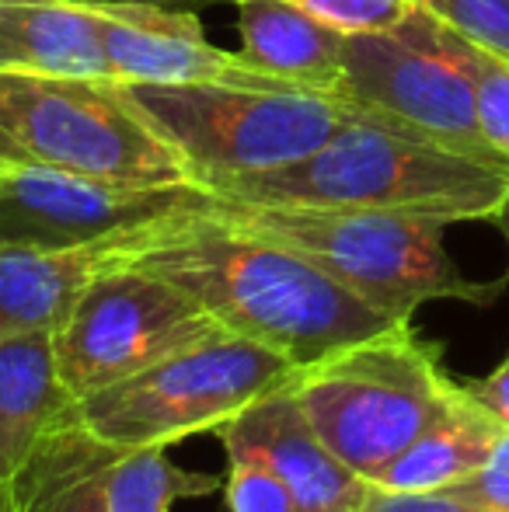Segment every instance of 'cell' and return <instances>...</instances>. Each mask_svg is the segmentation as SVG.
Segmentation results:
<instances>
[{"mask_svg":"<svg viewBox=\"0 0 509 512\" xmlns=\"http://www.w3.org/2000/svg\"><path fill=\"white\" fill-rule=\"evenodd\" d=\"M457 391L443 349L412 321L342 345L290 377V394L321 443L374 485Z\"/></svg>","mask_w":509,"mask_h":512,"instance_id":"277c9868","label":"cell"},{"mask_svg":"<svg viewBox=\"0 0 509 512\" xmlns=\"http://www.w3.org/2000/svg\"><path fill=\"white\" fill-rule=\"evenodd\" d=\"M95 4V0H91ZM109 74L116 84H238L293 88L255 70L241 53L217 49L196 14L150 4H95ZM300 91V88H297Z\"/></svg>","mask_w":509,"mask_h":512,"instance_id":"8fae6325","label":"cell"},{"mask_svg":"<svg viewBox=\"0 0 509 512\" xmlns=\"http://www.w3.org/2000/svg\"><path fill=\"white\" fill-rule=\"evenodd\" d=\"M220 474L185 471L168 457V446L116 450L105 471L109 512H171L185 499H206L220 492Z\"/></svg>","mask_w":509,"mask_h":512,"instance_id":"d6986e66","label":"cell"},{"mask_svg":"<svg viewBox=\"0 0 509 512\" xmlns=\"http://www.w3.org/2000/svg\"><path fill=\"white\" fill-rule=\"evenodd\" d=\"M360 512H492L485 506L461 499L454 492H391V488L370 485V495Z\"/></svg>","mask_w":509,"mask_h":512,"instance_id":"d4e9b609","label":"cell"},{"mask_svg":"<svg viewBox=\"0 0 509 512\" xmlns=\"http://www.w3.org/2000/svg\"><path fill=\"white\" fill-rule=\"evenodd\" d=\"M475 46L509 60V0H412Z\"/></svg>","mask_w":509,"mask_h":512,"instance_id":"7402d4cb","label":"cell"},{"mask_svg":"<svg viewBox=\"0 0 509 512\" xmlns=\"http://www.w3.org/2000/svg\"><path fill=\"white\" fill-rule=\"evenodd\" d=\"M136 112L182 157L199 189L286 168L328 143L353 105L297 88L238 84H119Z\"/></svg>","mask_w":509,"mask_h":512,"instance_id":"5b68a950","label":"cell"},{"mask_svg":"<svg viewBox=\"0 0 509 512\" xmlns=\"http://www.w3.org/2000/svg\"><path fill=\"white\" fill-rule=\"evenodd\" d=\"M293 373L297 363L276 349L220 331L81 398L77 418L112 450L171 446L199 432H217L265 394L290 384Z\"/></svg>","mask_w":509,"mask_h":512,"instance_id":"52a82bcc","label":"cell"},{"mask_svg":"<svg viewBox=\"0 0 509 512\" xmlns=\"http://www.w3.org/2000/svg\"><path fill=\"white\" fill-rule=\"evenodd\" d=\"M506 425L464 384L450 394L440 415L377 474V488L391 492H443L475 474L492 457Z\"/></svg>","mask_w":509,"mask_h":512,"instance_id":"e0dca14e","label":"cell"},{"mask_svg":"<svg viewBox=\"0 0 509 512\" xmlns=\"http://www.w3.org/2000/svg\"><path fill=\"white\" fill-rule=\"evenodd\" d=\"M0 512H7V485H0Z\"/></svg>","mask_w":509,"mask_h":512,"instance_id":"83f0119b","label":"cell"},{"mask_svg":"<svg viewBox=\"0 0 509 512\" xmlns=\"http://www.w3.org/2000/svg\"><path fill=\"white\" fill-rule=\"evenodd\" d=\"M0 74L112 81L91 0H0Z\"/></svg>","mask_w":509,"mask_h":512,"instance_id":"5bb4252c","label":"cell"},{"mask_svg":"<svg viewBox=\"0 0 509 512\" xmlns=\"http://www.w3.org/2000/svg\"><path fill=\"white\" fill-rule=\"evenodd\" d=\"M227 453L224 495L231 512H300L297 499L290 495L286 481L272 471V464L241 439L220 436Z\"/></svg>","mask_w":509,"mask_h":512,"instance_id":"ffe728a7","label":"cell"},{"mask_svg":"<svg viewBox=\"0 0 509 512\" xmlns=\"http://www.w3.org/2000/svg\"><path fill=\"white\" fill-rule=\"evenodd\" d=\"M335 98L405 133L509 164L478 126L475 84L457 56L454 32L419 4L394 28L346 35Z\"/></svg>","mask_w":509,"mask_h":512,"instance_id":"ba28073f","label":"cell"},{"mask_svg":"<svg viewBox=\"0 0 509 512\" xmlns=\"http://www.w3.org/2000/svg\"><path fill=\"white\" fill-rule=\"evenodd\" d=\"M499 223H503V234H506V241H509V206H506V213H503V220H499Z\"/></svg>","mask_w":509,"mask_h":512,"instance_id":"f1b7e54d","label":"cell"},{"mask_svg":"<svg viewBox=\"0 0 509 512\" xmlns=\"http://www.w3.org/2000/svg\"><path fill=\"white\" fill-rule=\"evenodd\" d=\"M213 436L255 446L286 481L300 512H360L370 495V481L321 443L290 394V384L265 394Z\"/></svg>","mask_w":509,"mask_h":512,"instance_id":"7c38bea8","label":"cell"},{"mask_svg":"<svg viewBox=\"0 0 509 512\" xmlns=\"http://www.w3.org/2000/svg\"><path fill=\"white\" fill-rule=\"evenodd\" d=\"M95 4H109V0H95ZM116 4H150V7H164V11H203L213 4H238V0H116Z\"/></svg>","mask_w":509,"mask_h":512,"instance_id":"4316f807","label":"cell"},{"mask_svg":"<svg viewBox=\"0 0 509 512\" xmlns=\"http://www.w3.org/2000/svg\"><path fill=\"white\" fill-rule=\"evenodd\" d=\"M203 199L199 185H123L0 161V248H88L147 230Z\"/></svg>","mask_w":509,"mask_h":512,"instance_id":"30bf717a","label":"cell"},{"mask_svg":"<svg viewBox=\"0 0 509 512\" xmlns=\"http://www.w3.org/2000/svg\"><path fill=\"white\" fill-rule=\"evenodd\" d=\"M220 331L227 328L182 286L116 262L84 286L53 331V345L63 384L81 401Z\"/></svg>","mask_w":509,"mask_h":512,"instance_id":"9c48e42d","label":"cell"},{"mask_svg":"<svg viewBox=\"0 0 509 512\" xmlns=\"http://www.w3.org/2000/svg\"><path fill=\"white\" fill-rule=\"evenodd\" d=\"M123 262L182 286L231 335L269 345L307 366L412 317L356 297L279 241L220 220L203 206L136 230Z\"/></svg>","mask_w":509,"mask_h":512,"instance_id":"6da1fadb","label":"cell"},{"mask_svg":"<svg viewBox=\"0 0 509 512\" xmlns=\"http://www.w3.org/2000/svg\"><path fill=\"white\" fill-rule=\"evenodd\" d=\"M206 209L220 220L279 241L314 262L356 297L394 317H415L422 304L457 300L489 307L499 283H478L450 258L443 234L450 223L433 216L346 206H269L206 192Z\"/></svg>","mask_w":509,"mask_h":512,"instance_id":"3957f363","label":"cell"},{"mask_svg":"<svg viewBox=\"0 0 509 512\" xmlns=\"http://www.w3.org/2000/svg\"><path fill=\"white\" fill-rule=\"evenodd\" d=\"M293 4L307 7L311 14H318L321 21H328L346 35L384 32L412 11V0H293Z\"/></svg>","mask_w":509,"mask_h":512,"instance_id":"603a6c76","label":"cell"},{"mask_svg":"<svg viewBox=\"0 0 509 512\" xmlns=\"http://www.w3.org/2000/svg\"><path fill=\"white\" fill-rule=\"evenodd\" d=\"M129 237L67 251L0 248V338L60 328L84 286L123 262Z\"/></svg>","mask_w":509,"mask_h":512,"instance_id":"9a60e30c","label":"cell"},{"mask_svg":"<svg viewBox=\"0 0 509 512\" xmlns=\"http://www.w3.org/2000/svg\"><path fill=\"white\" fill-rule=\"evenodd\" d=\"M447 492L461 495V499L485 506L492 512H509V429H503L492 457L478 467L475 474H468L464 481H457Z\"/></svg>","mask_w":509,"mask_h":512,"instance_id":"cb8c5ba5","label":"cell"},{"mask_svg":"<svg viewBox=\"0 0 509 512\" xmlns=\"http://www.w3.org/2000/svg\"><path fill=\"white\" fill-rule=\"evenodd\" d=\"M0 161L123 185H192L116 81L0 74Z\"/></svg>","mask_w":509,"mask_h":512,"instance_id":"8992f818","label":"cell"},{"mask_svg":"<svg viewBox=\"0 0 509 512\" xmlns=\"http://www.w3.org/2000/svg\"><path fill=\"white\" fill-rule=\"evenodd\" d=\"M454 32V28H450ZM454 46L461 63L468 67L471 84H475V105H478V126H482L489 147L503 161H509V60L475 46L464 35L454 32Z\"/></svg>","mask_w":509,"mask_h":512,"instance_id":"44dd1931","label":"cell"},{"mask_svg":"<svg viewBox=\"0 0 509 512\" xmlns=\"http://www.w3.org/2000/svg\"><path fill=\"white\" fill-rule=\"evenodd\" d=\"M464 387H468V391L475 394V401H482V405L509 429V356L489 373V377L471 380V384H464Z\"/></svg>","mask_w":509,"mask_h":512,"instance_id":"484cf974","label":"cell"},{"mask_svg":"<svg viewBox=\"0 0 509 512\" xmlns=\"http://www.w3.org/2000/svg\"><path fill=\"white\" fill-rule=\"evenodd\" d=\"M210 196L269 206L387 209L443 223H499L509 206V164L482 161L356 115L304 161L217 185Z\"/></svg>","mask_w":509,"mask_h":512,"instance_id":"7a4b0ae2","label":"cell"},{"mask_svg":"<svg viewBox=\"0 0 509 512\" xmlns=\"http://www.w3.org/2000/svg\"><path fill=\"white\" fill-rule=\"evenodd\" d=\"M241 56L255 70L314 95H332L342 74L346 32L293 0H238Z\"/></svg>","mask_w":509,"mask_h":512,"instance_id":"2e32d148","label":"cell"},{"mask_svg":"<svg viewBox=\"0 0 509 512\" xmlns=\"http://www.w3.org/2000/svg\"><path fill=\"white\" fill-rule=\"evenodd\" d=\"M116 450L81 425L77 411L7 485V512H109L105 471Z\"/></svg>","mask_w":509,"mask_h":512,"instance_id":"ac0fdd59","label":"cell"},{"mask_svg":"<svg viewBox=\"0 0 509 512\" xmlns=\"http://www.w3.org/2000/svg\"><path fill=\"white\" fill-rule=\"evenodd\" d=\"M77 411L56 363L53 331L0 338V485H11L42 443Z\"/></svg>","mask_w":509,"mask_h":512,"instance_id":"4fadbf2b","label":"cell"}]
</instances>
